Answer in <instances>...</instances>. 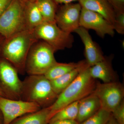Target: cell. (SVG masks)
I'll return each mask as SVG.
<instances>
[{
	"label": "cell",
	"mask_w": 124,
	"mask_h": 124,
	"mask_svg": "<svg viewBox=\"0 0 124 124\" xmlns=\"http://www.w3.org/2000/svg\"><path fill=\"white\" fill-rule=\"evenodd\" d=\"M39 40L36 38L33 31L24 30L7 39L2 47V58L16 69L18 73L24 75L27 57L31 47Z\"/></svg>",
	"instance_id": "cell-1"
},
{
	"label": "cell",
	"mask_w": 124,
	"mask_h": 124,
	"mask_svg": "<svg viewBox=\"0 0 124 124\" xmlns=\"http://www.w3.org/2000/svg\"><path fill=\"white\" fill-rule=\"evenodd\" d=\"M89 67L81 71L73 82L58 95L55 102L50 107V119L64 107L93 93L97 83L90 76Z\"/></svg>",
	"instance_id": "cell-2"
},
{
	"label": "cell",
	"mask_w": 124,
	"mask_h": 124,
	"mask_svg": "<svg viewBox=\"0 0 124 124\" xmlns=\"http://www.w3.org/2000/svg\"><path fill=\"white\" fill-rule=\"evenodd\" d=\"M58 96L51 81L44 75H29L23 81L20 100L35 103L44 108L51 106Z\"/></svg>",
	"instance_id": "cell-3"
},
{
	"label": "cell",
	"mask_w": 124,
	"mask_h": 124,
	"mask_svg": "<svg viewBox=\"0 0 124 124\" xmlns=\"http://www.w3.org/2000/svg\"><path fill=\"white\" fill-rule=\"evenodd\" d=\"M55 52L48 44L39 40L33 45L29 51L25 66V72L29 75H44L57 62Z\"/></svg>",
	"instance_id": "cell-4"
},
{
	"label": "cell",
	"mask_w": 124,
	"mask_h": 124,
	"mask_svg": "<svg viewBox=\"0 0 124 124\" xmlns=\"http://www.w3.org/2000/svg\"><path fill=\"white\" fill-rule=\"evenodd\" d=\"M33 32L37 40L46 42L55 52L71 48L74 42L71 33L62 31L55 22L44 21L33 30Z\"/></svg>",
	"instance_id": "cell-5"
},
{
	"label": "cell",
	"mask_w": 124,
	"mask_h": 124,
	"mask_svg": "<svg viewBox=\"0 0 124 124\" xmlns=\"http://www.w3.org/2000/svg\"><path fill=\"white\" fill-rule=\"evenodd\" d=\"M24 2L12 0L0 15V35L7 39L21 31L27 30L24 20Z\"/></svg>",
	"instance_id": "cell-6"
},
{
	"label": "cell",
	"mask_w": 124,
	"mask_h": 124,
	"mask_svg": "<svg viewBox=\"0 0 124 124\" xmlns=\"http://www.w3.org/2000/svg\"><path fill=\"white\" fill-rule=\"evenodd\" d=\"M18 74L10 63L3 58L0 59V89L7 98L20 100L23 81Z\"/></svg>",
	"instance_id": "cell-7"
},
{
	"label": "cell",
	"mask_w": 124,
	"mask_h": 124,
	"mask_svg": "<svg viewBox=\"0 0 124 124\" xmlns=\"http://www.w3.org/2000/svg\"><path fill=\"white\" fill-rule=\"evenodd\" d=\"M93 93L98 98L101 108L111 113L124 100V86L120 82L97 83Z\"/></svg>",
	"instance_id": "cell-8"
},
{
	"label": "cell",
	"mask_w": 124,
	"mask_h": 124,
	"mask_svg": "<svg viewBox=\"0 0 124 124\" xmlns=\"http://www.w3.org/2000/svg\"><path fill=\"white\" fill-rule=\"evenodd\" d=\"M41 108L35 103L0 96V110L3 115V124H9L18 117L35 112Z\"/></svg>",
	"instance_id": "cell-9"
},
{
	"label": "cell",
	"mask_w": 124,
	"mask_h": 124,
	"mask_svg": "<svg viewBox=\"0 0 124 124\" xmlns=\"http://www.w3.org/2000/svg\"><path fill=\"white\" fill-rule=\"evenodd\" d=\"M82 7L79 3L63 4L57 9L55 22L62 31L71 33L80 27V15Z\"/></svg>",
	"instance_id": "cell-10"
},
{
	"label": "cell",
	"mask_w": 124,
	"mask_h": 124,
	"mask_svg": "<svg viewBox=\"0 0 124 124\" xmlns=\"http://www.w3.org/2000/svg\"><path fill=\"white\" fill-rule=\"evenodd\" d=\"M80 26L92 29L103 38L107 35L113 37L115 30L113 25L98 13L82 8L80 15Z\"/></svg>",
	"instance_id": "cell-11"
},
{
	"label": "cell",
	"mask_w": 124,
	"mask_h": 124,
	"mask_svg": "<svg viewBox=\"0 0 124 124\" xmlns=\"http://www.w3.org/2000/svg\"><path fill=\"white\" fill-rule=\"evenodd\" d=\"M74 32L80 37L83 42L85 61L90 67L104 59L105 56L100 46L93 41L88 29L80 26Z\"/></svg>",
	"instance_id": "cell-12"
},
{
	"label": "cell",
	"mask_w": 124,
	"mask_h": 124,
	"mask_svg": "<svg viewBox=\"0 0 124 124\" xmlns=\"http://www.w3.org/2000/svg\"><path fill=\"white\" fill-rule=\"evenodd\" d=\"M112 56L105 57L103 60L90 67L89 70L91 77L95 79L101 80L103 83L116 81V74L112 66Z\"/></svg>",
	"instance_id": "cell-13"
},
{
	"label": "cell",
	"mask_w": 124,
	"mask_h": 124,
	"mask_svg": "<svg viewBox=\"0 0 124 124\" xmlns=\"http://www.w3.org/2000/svg\"><path fill=\"white\" fill-rule=\"evenodd\" d=\"M78 1L82 8L101 15L113 26L116 13L108 0H78Z\"/></svg>",
	"instance_id": "cell-14"
},
{
	"label": "cell",
	"mask_w": 124,
	"mask_h": 124,
	"mask_svg": "<svg viewBox=\"0 0 124 124\" xmlns=\"http://www.w3.org/2000/svg\"><path fill=\"white\" fill-rule=\"evenodd\" d=\"M101 108L99 99L93 93L79 101L78 115L76 120L79 124L93 115Z\"/></svg>",
	"instance_id": "cell-15"
},
{
	"label": "cell",
	"mask_w": 124,
	"mask_h": 124,
	"mask_svg": "<svg viewBox=\"0 0 124 124\" xmlns=\"http://www.w3.org/2000/svg\"><path fill=\"white\" fill-rule=\"evenodd\" d=\"M88 67L86 61L82 60L81 64L72 70L55 79L51 81L53 89L58 95L62 92L76 78L80 72Z\"/></svg>",
	"instance_id": "cell-16"
},
{
	"label": "cell",
	"mask_w": 124,
	"mask_h": 124,
	"mask_svg": "<svg viewBox=\"0 0 124 124\" xmlns=\"http://www.w3.org/2000/svg\"><path fill=\"white\" fill-rule=\"evenodd\" d=\"M24 1V13L27 30L33 31L44 22L35 1Z\"/></svg>",
	"instance_id": "cell-17"
},
{
	"label": "cell",
	"mask_w": 124,
	"mask_h": 124,
	"mask_svg": "<svg viewBox=\"0 0 124 124\" xmlns=\"http://www.w3.org/2000/svg\"><path fill=\"white\" fill-rule=\"evenodd\" d=\"M50 107L41 108L13 121L9 124H48L50 119Z\"/></svg>",
	"instance_id": "cell-18"
},
{
	"label": "cell",
	"mask_w": 124,
	"mask_h": 124,
	"mask_svg": "<svg viewBox=\"0 0 124 124\" xmlns=\"http://www.w3.org/2000/svg\"><path fill=\"white\" fill-rule=\"evenodd\" d=\"M81 61L78 62L63 63L57 62L44 75L50 81H52L66 74L78 67Z\"/></svg>",
	"instance_id": "cell-19"
},
{
	"label": "cell",
	"mask_w": 124,
	"mask_h": 124,
	"mask_svg": "<svg viewBox=\"0 0 124 124\" xmlns=\"http://www.w3.org/2000/svg\"><path fill=\"white\" fill-rule=\"evenodd\" d=\"M35 2L44 21L55 22L57 4L53 0H36Z\"/></svg>",
	"instance_id": "cell-20"
},
{
	"label": "cell",
	"mask_w": 124,
	"mask_h": 124,
	"mask_svg": "<svg viewBox=\"0 0 124 124\" xmlns=\"http://www.w3.org/2000/svg\"><path fill=\"white\" fill-rule=\"evenodd\" d=\"M79 101L67 105L58 111L51 117L49 122L62 120H76L78 112Z\"/></svg>",
	"instance_id": "cell-21"
},
{
	"label": "cell",
	"mask_w": 124,
	"mask_h": 124,
	"mask_svg": "<svg viewBox=\"0 0 124 124\" xmlns=\"http://www.w3.org/2000/svg\"><path fill=\"white\" fill-rule=\"evenodd\" d=\"M111 113L101 108L93 115L79 124H106Z\"/></svg>",
	"instance_id": "cell-22"
},
{
	"label": "cell",
	"mask_w": 124,
	"mask_h": 124,
	"mask_svg": "<svg viewBox=\"0 0 124 124\" xmlns=\"http://www.w3.org/2000/svg\"><path fill=\"white\" fill-rule=\"evenodd\" d=\"M115 31L121 35L124 34V12L116 13L115 19L113 25Z\"/></svg>",
	"instance_id": "cell-23"
},
{
	"label": "cell",
	"mask_w": 124,
	"mask_h": 124,
	"mask_svg": "<svg viewBox=\"0 0 124 124\" xmlns=\"http://www.w3.org/2000/svg\"><path fill=\"white\" fill-rule=\"evenodd\" d=\"M111 114L118 124H124V100L114 109Z\"/></svg>",
	"instance_id": "cell-24"
},
{
	"label": "cell",
	"mask_w": 124,
	"mask_h": 124,
	"mask_svg": "<svg viewBox=\"0 0 124 124\" xmlns=\"http://www.w3.org/2000/svg\"><path fill=\"white\" fill-rule=\"evenodd\" d=\"M115 13L124 12V0H108Z\"/></svg>",
	"instance_id": "cell-25"
},
{
	"label": "cell",
	"mask_w": 124,
	"mask_h": 124,
	"mask_svg": "<svg viewBox=\"0 0 124 124\" xmlns=\"http://www.w3.org/2000/svg\"><path fill=\"white\" fill-rule=\"evenodd\" d=\"M12 0H0V15L7 8Z\"/></svg>",
	"instance_id": "cell-26"
},
{
	"label": "cell",
	"mask_w": 124,
	"mask_h": 124,
	"mask_svg": "<svg viewBox=\"0 0 124 124\" xmlns=\"http://www.w3.org/2000/svg\"><path fill=\"white\" fill-rule=\"evenodd\" d=\"M48 124H79V123L76 120H62L50 122Z\"/></svg>",
	"instance_id": "cell-27"
},
{
	"label": "cell",
	"mask_w": 124,
	"mask_h": 124,
	"mask_svg": "<svg viewBox=\"0 0 124 124\" xmlns=\"http://www.w3.org/2000/svg\"><path fill=\"white\" fill-rule=\"evenodd\" d=\"M56 4H69L72 3L74 1H78V0H53Z\"/></svg>",
	"instance_id": "cell-28"
},
{
	"label": "cell",
	"mask_w": 124,
	"mask_h": 124,
	"mask_svg": "<svg viewBox=\"0 0 124 124\" xmlns=\"http://www.w3.org/2000/svg\"><path fill=\"white\" fill-rule=\"evenodd\" d=\"M106 124H119L113 117V116L111 114Z\"/></svg>",
	"instance_id": "cell-29"
},
{
	"label": "cell",
	"mask_w": 124,
	"mask_h": 124,
	"mask_svg": "<svg viewBox=\"0 0 124 124\" xmlns=\"http://www.w3.org/2000/svg\"><path fill=\"white\" fill-rule=\"evenodd\" d=\"M4 119H3V116L2 115V112L0 110V124H3Z\"/></svg>",
	"instance_id": "cell-30"
},
{
	"label": "cell",
	"mask_w": 124,
	"mask_h": 124,
	"mask_svg": "<svg viewBox=\"0 0 124 124\" xmlns=\"http://www.w3.org/2000/svg\"><path fill=\"white\" fill-rule=\"evenodd\" d=\"M0 96H1V97H5V96L4 94V93H3V92H2V91H1V90L0 89Z\"/></svg>",
	"instance_id": "cell-31"
},
{
	"label": "cell",
	"mask_w": 124,
	"mask_h": 124,
	"mask_svg": "<svg viewBox=\"0 0 124 124\" xmlns=\"http://www.w3.org/2000/svg\"><path fill=\"white\" fill-rule=\"evenodd\" d=\"M24 1H35L36 0H23Z\"/></svg>",
	"instance_id": "cell-32"
}]
</instances>
